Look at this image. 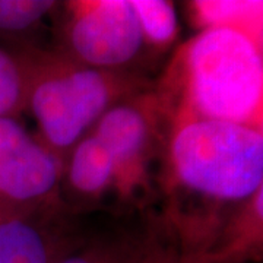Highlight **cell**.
Masks as SVG:
<instances>
[{
	"label": "cell",
	"instance_id": "6da1fadb",
	"mask_svg": "<svg viewBox=\"0 0 263 263\" xmlns=\"http://www.w3.org/2000/svg\"><path fill=\"white\" fill-rule=\"evenodd\" d=\"M184 117L262 127V37L233 27L203 28L183 53Z\"/></svg>",
	"mask_w": 263,
	"mask_h": 263
},
{
	"label": "cell",
	"instance_id": "7a4b0ae2",
	"mask_svg": "<svg viewBox=\"0 0 263 263\" xmlns=\"http://www.w3.org/2000/svg\"><path fill=\"white\" fill-rule=\"evenodd\" d=\"M176 184L216 203H249L263 189V132L184 117L168 146Z\"/></svg>",
	"mask_w": 263,
	"mask_h": 263
},
{
	"label": "cell",
	"instance_id": "3957f363",
	"mask_svg": "<svg viewBox=\"0 0 263 263\" xmlns=\"http://www.w3.org/2000/svg\"><path fill=\"white\" fill-rule=\"evenodd\" d=\"M117 88L108 72L88 66L47 69L34 84L27 82V98L44 141L66 149L100 120L116 98Z\"/></svg>",
	"mask_w": 263,
	"mask_h": 263
},
{
	"label": "cell",
	"instance_id": "277c9868",
	"mask_svg": "<svg viewBox=\"0 0 263 263\" xmlns=\"http://www.w3.org/2000/svg\"><path fill=\"white\" fill-rule=\"evenodd\" d=\"M69 43L85 66L105 70L132 62L145 38L130 0H95L78 3Z\"/></svg>",
	"mask_w": 263,
	"mask_h": 263
},
{
	"label": "cell",
	"instance_id": "5b68a950",
	"mask_svg": "<svg viewBox=\"0 0 263 263\" xmlns=\"http://www.w3.org/2000/svg\"><path fill=\"white\" fill-rule=\"evenodd\" d=\"M60 165L50 148L37 142L13 117H0V221L12 209L51 193Z\"/></svg>",
	"mask_w": 263,
	"mask_h": 263
},
{
	"label": "cell",
	"instance_id": "8992f818",
	"mask_svg": "<svg viewBox=\"0 0 263 263\" xmlns=\"http://www.w3.org/2000/svg\"><path fill=\"white\" fill-rule=\"evenodd\" d=\"M92 133L113 158L119 187L130 189L141 183L148 151L152 146L149 116L139 105L116 104L100 117Z\"/></svg>",
	"mask_w": 263,
	"mask_h": 263
},
{
	"label": "cell",
	"instance_id": "52a82bcc",
	"mask_svg": "<svg viewBox=\"0 0 263 263\" xmlns=\"http://www.w3.org/2000/svg\"><path fill=\"white\" fill-rule=\"evenodd\" d=\"M69 183L85 196H100L110 187L119 186L117 167L94 133L76 143L69 164Z\"/></svg>",
	"mask_w": 263,
	"mask_h": 263
},
{
	"label": "cell",
	"instance_id": "ba28073f",
	"mask_svg": "<svg viewBox=\"0 0 263 263\" xmlns=\"http://www.w3.org/2000/svg\"><path fill=\"white\" fill-rule=\"evenodd\" d=\"M63 253L28 221H0V263H54Z\"/></svg>",
	"mask_w": 263,
	"mask_h": 263
},
{
	"label": "cell",
	"instance_id": "9c48e42d",
	"mask_svg": "<svg viewBox=\"0 0 263 263\" xmlns=\"http://www.w3.org/2000/svg\"><path fill=\"white\" fill-rule=\"evenodd\" d=\"M262 2H195L193 9L203 28L233 27L262 35Z\"/></svg>",
	"mask_w": 263,
	"mask_h": 263
},
{
	"label": "cell",
	"instance_id": "30bf717a",
	"mask_svg": "<svg viewBox=\"0 0 263 263\" xmlns=\"http://www.w3.org/2000/svg\"><path fill=\"white\" fill-rule=\"evenodd\" d=\"M130 2L139 19L145 41L165 46L176 38L179 31V21L173 3L164 0Z\"/></svg>",
	"mask_w": 263,
	"mask_h": 263
},
{
	"label": "cell",
	"instance_id": "8fae6325",
	"mask_svg": "<svg viewBox=\"0 0 263 263\" xmlns=\"http://www.w3.org/2000/svg\"><path fill=\"white\" fill-rule=\"evenodd\" d=\"M145 246L129 241L97 243L76 252H65L54 263H141Z\"/></svg>",
	"mask_w": 263,
	"mask_h": 263
},
{
	"label": "cell",
	"instance_id": "7c38bea8",
	"mask_svg": "<svg viewBox=\"0 0 263 263\" xmlns=\"http://www.w3.org/2000/svg\"><path fill=\"white\" fill-rule=\"evenodd\" d=\"M24 69L8 51L0 48V117H13L27 97Z\"/></svg>",
	"mask_w": 263,
	"mask_h": 263
},
{
	"label": "cell",
	"instance_id": "4fadbf2b",
	"mask_svg": "<svg viewBox=\"0 0 263 263\" xmlns=\"http://www.w3.org/2000/svg\"><path fill=\"white\" fill-rule=\"evenodd\" d=\"M54 5L48 0H0V31L21 32L31 28Z\"/></svg>",
	"mask_w": 263,
	"mask_h": 263
},
{
	"label": "cell",
	"instance_id": "5bb4252c",
	"mask_svg": "<svg viewBox=\"0 0 263 263\" xmlns=\"http://www.w3.org/2000/svg\"><path fill=\"white\" fill-rule=\"evenodd\" d=\"M141 263H209L196 254L176 253L174 250H165L162 247L145 246Z\"/></svg>",
	"mask_w": 263,
	"mask_h": 263
}]
</instances>
